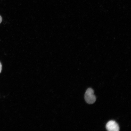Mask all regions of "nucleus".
<instances>
[{
    "instance_id": "7ed1b4c3",
    "label": "nucleus",
    "mask_w": 131,
    "mask_h": 131,
    "mask_svg": "<svg viewBox=\"0 0 131 131\" xmlns=\"http://www.w3.org/2000/svg\"><path fill=\"white\" fill-rule=\"evenodd\" d=\"M2 69V65L0 62V73H1Z\"/></svg>"
},
{
    "instance_id": "f03ea898",
    "label": "nucleus",
    "mask_w": 131,
    "mask_h": 131,
    "mask_svg": "<svg viewBox=\"0 0 131 131\" xmlns=\"http://www.w3.org/2000/svg\"><path fill=\"white\" fill-rule=\"evenodd\" d=\"M106 127L107 130L109 131H118L119 130L118 124L113 120L108 122L106 124Z\"/></svg>"
},
{
    "instance_id": "20e7f679",
    "label": "nucleus",
    "mask_w": 131,
    "mask_h": 131,
    "mask_svg": "<svg viewBox=\"0 0 131 131\" xmlns=\"http://www.w3.org/2000/svg\"><path fill=\"white\" fill-rule=\"evenodd\" d=\"M2 19L1 17V16H0V24L2 22Z\"/></svg>"
},
{
    "instance_id": "f257e3e1",
    "label": "nucleus",
    "mask_w": 131,
    "mask_h": 131,
    "mask_svg": "<svg viewBox=\"0 0 131 131\" xmlns=\"http://www.w3.org/2000/svg\"><path fill=\"white\" fill-rule=\"evenodd\" d=\"M94 91L91 88H88L86 90L84 95L86 101L89 104H92L95 101L96 98L94 94Z\"/></svg>"
}]
</instances>
